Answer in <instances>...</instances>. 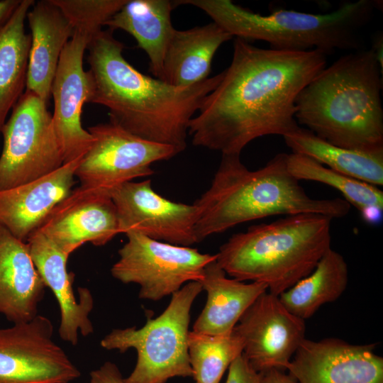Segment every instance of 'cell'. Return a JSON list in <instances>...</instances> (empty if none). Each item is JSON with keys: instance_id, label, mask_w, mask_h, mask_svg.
<instances>
[{"instance_id": "1", "label": "cell", "mask_w": 383, "mask_h": 383, "mask_svg": "<svg viewBox=\"0 0 383 383\" xmlns=\"http://www.w3.org/2000/svg\"><path fill=\"white\" fill-rule=\"evenodd\" d=\"M326 66L318 50L262 48L235 38L230 65L189 123L193 145L240 155L258 138L283 137L299 126V94Z\"/></svg>"}, {"instance_id": "2", "label": "cell", "mask_w": 383, "mask_h": 383, "mask_svg": "<svg viewBox=\"0 0 383 383\" xmlns=\"http://www.w3.org/2000/svg\"><path fill=\"white\" fill-rule=\"evenodd\" d=\"M89 101L109 110L110 122L148 141L187 148L189 126L223 72L189 87H176L145 75L123 57V44L109 30L89 42Z\"/></svg>"}, {"instance_id": "3", "label": "cell", "mask_w": 383, "mask_h": 383, "mask_svg": "<svg viewBox=\"0 0 383 383\" xmlns=\"http://www.w3.org/2000/svg\"><path fill=\"white\" fill-rule=\"evenodd\" d=\"M382 70L372 48L340 57L299 94L298 125L336 146L383 152Z\"/></svg>"}, {"instance_id": "4", "label": "cell", "mask_w": 383, "mask_h": 383, "mask_svg": "<svg viewBox=\"0 0 383 383\" xmlns=\"http://www.w3.org/2000/svg\"><path fill=\"white\" fill-rule=\"evenodd\" d=\"M240 155H222L209 188L194 203L199 214L197 242L241 223L276 215L319 213L343 218L350 205L343 199H313L288 171L286 153L250 170Z\"/></svg>"}, {"instance_id": "5", "label": "cell", "mask_w": 383, "mask_h": 383, "mask_svg": "<svg viewBox=\"0 0 383 383\" xmlns=\"http://www.w3.org/2000/svg\"><path fill=\"white\" fill-rule=\"evenodd\" d=\"M306 213L285 216L231 235L216 253L226 274L267 285L279 296L308 276L331 248V221Z\"/></svg>"}, {"instance_id": "6", "label": "cell", "mask_w": 383, "mask_h": 383, "mask_svg": "<svg viewBox=\"0 0 383 383\" xmlns=\"http://www.w3.org/2000/svg\"><path fill=\"white\" fill-rule=\"evenodd\" d=\"M204 11L233 37L262 40L278 50H318L326 56L337 50H361V31L382 3L379 0L345 2L327 13L277 9L262 15L230 0H179Z\"/></svg>"}, {"instance_id": "7", "label": "cell", "mask_w": 383, "mask_h": 383, "mask_svg": "<svg viewBox=\"0 0 383 383\" xmlns=\"http://www.w3.org/2000/svg\"><path fill=\"white\" fill-rule=\"evenodd\" d=\"M202 290L200 282H188L172 294L157 318H148L140 328L113 329L102 338L100 345L106 350H136V364L123 378L125 383H165L174 377H193L187 345L190 311Z\"/></svg>"}, {"instance_id": "8", "label": "cell", "mask_w": 383, "mask_h": 383, "mask_svg": "<svg viewBox=\"0 0 383 383\" xmlns=\"http://www.w3.org/2000/svg\"><path fill=\"white\" fill-rule=\"evenodd\" d=\"M0 189L30 182L64 165L48 104L25 91L4 124Z\"/></svg>"}, {"instance_id": "9", "label": "cell", "mask_w": 383, "mask_h": 383, "mask_svg": "<svg viewBox=\"0 0 383 383\" xmlns=\"http://www.w3.org/2000/svg\"><path fill=\"white\" fill-rule=\"evenodd\" d=\"M127 242L118 250L119 258L111 275L123 284L139 285L142 299L159 301L180 289L184 284L200 282L204 268L216 255L195 248L151 239L142 234H126Z\"/></svg>"}, {"instance_id": "10", "label": "cell", "mask_w": 383, "mask_h": 383, "mask_svg": "<svg viewBox=\"0 0 383 383\" xmlns=\"http://www.w3.org/2000/svg\"><path fill=\"white\" fill-rule=\"evenodd\" d=\"M94 141L75 171L81 186L109 192L127 182L154 174L151 165L179 152L143 140L111 123L88 128Z\"/></svg>"}, {"instance_id": "11", "label": "cell", "mask_w": 383, "mask_h": 383, "mask_svg": "<svg viewBox=\"0 0 383 383\" xmlns=\"http://www.w3.org/2000/svg\"><path fill=\"white\" fill-rule=\"evenodd\" d=\"M51 321L38 314L0 328V383H70L81 373L53 340Z\"/></svg>"}, {"instance_id": "12", "label": "cell", "mask_w": 383, "mask_h": 383, "mask_svg": "<svg viewBox=\"0 0 383 383\" xmlns=\"http://www.w3.org/2000/svg\"><path fill=\"white\" fill-rule=\"evenodd\" d=\"M111 198L119 233H138L181 246L198 243L195 233L197 207L160 195L152 189L150 179L121 184L111 191Z\"/></svg>"}, {"instance_id": "13", "label": "cell", "mask_w": 383, "mask_h": 383, "mask_svg": "<svg viewBox=\"0 0 383 383\" xmlns=\"http://www.w3.org/2000/svg\"><path fill=\"white\" fill-rule=\"evenodd\" d=\"M93 37L74 30L61 54L51 87L52 124L64 164L82 157L94 141L81 120L83 106L91 93V78L84 70L83 57Z\"/></svg>"}, {"instance_id": "14", "label": "cell", "mask_w": 383, "mask_h": 383, "mask_svg": "<svg viewBox=\"0 0 383 383\" xmlns=\"http://www.w3.org/2000/svg\"><path fill=\"white\" fill-rule=\"evenodd\" d=\"M243 341V353L258 372L287 370L305 339V321L291 313L278 296L266 291L240 318L234 328Z\"/></svg>"}, {"instance_id": "15", "label": "cell", "mask_w": 383, "mask_h": 383, "mask_svg": "<svg viewBox=\"0 0 383 383\" xmlns=\"http://www.w3.org/2000/svg\"><path fill=\"white\" fill-rule=\"evenodd\" d=\"M35 231L69 255L86 243L103 246L119 233L111 194L79 185L54 206Z\"/></svg>"}, {"instance_id": "16", "label": "cell", "mask_w": 383, "mask_h": 383, "mask_svg": "<svg viewBox=\"0 0 383 383\" xmlns=\"http://www.w3.org/2000/svg\"><path fill=\"white\" fill-rule=\"evenodd\" d=\"M374 344L304 339L287 370L295 383H383V357Z\"/></svg>"}, {"instance_id": "17", "label": "cell", "mask_w": 383, "mask_h": 383, "mask_svg": "<svg viewBox=\"0 0 383 383\" xmlns=\"http://www.w3.org/2000/svg\"><path fill=\"white\" fill-rule=\"evenodd\" d=\"M26 242L38 272L58 303L60 313L59 335L62 340L76 345L79 333L87 336L94 332L89 318L94 307L92 294L89 289L79 287V296L77 297L72 287L74 274L68 272L67 268L70 255L51 240L34 231Z\"/></svg>"}, {"instance_id": "18", "label": "cell", "mask_w": 383, "mask_h": 383, "mask_svg": "<svg viewBox=\"0 0 383 383\" xmlns=\"http://www.w3.org/2000/svg\"><path fill=\"white\" fill-rule=\"evenodd\" d=\"M82 158L34 181L0 189V226L26 242L54 206L73 189Z\"/></svg>"}, {"instance_id": "19", "label": "cell", "mask_w": 383, "mask_h": 383, "mask_svg": "<svg viewBox=\"0 0 383 383\" xmlns=\"http://www.w3.org/2000/svg\"><path fill=\"white\" fill-rule=\"evenodd\" d=\"M45 288L27 242L0 226V313L13 323L32 320Z\"/></svg>"}, {"instance_id": "20", "label": "cell", "mask_w": 383, "mask_h": 383, "mask_svg": "<svg viewBox=\"0 0 383 383\" xmlns=\"http://www.w3.org/2000/svg\"><path fill=\"white\" fill-rule=\"evenodd\" d=\"M26 20L31 35L26 91L48 104L61 54L74 28L52 0L34 3Z\"/></svg>"}, {"instance_id": "21", "label": "cell", "mask_w": 383, "mask_h": 383, "mask_svg": "<svg viewBox=\"0 0 383 383\" xmlns=\"http://www.w3.org/2000/svg\"><path fill=\"white\" fill-rule=\"evenodd\" d=\"M199 282L207 294V299L194 322L193 331L211 335L231 333L248 308L267 291L265 284L245 283L227 277L216 259L205 267Z\"/></svg>"}, {"instance_id": "22", "label": "cell", "mask_w": 383, "mask_h": 383, "mask_svg": "<svg viewBox=\"0 0 383 383\" xmlns=\"http://www.w3.org/2000/svg\"><path fill=\"white\" fill-rule=\"evenodd\" d=\"M233 38L214 22L184 30L175 29L164 59L162 81L189 87L206 80L216 51Z\"/></svg>"}, {"instance_id": "23", "label": "cell", "mask_w": 383, "mask_h": 383, "mask_svg": "<svg viewBox=\"0 0 383 383\" xmlns=\"http://www.w3.org/2000/svg\"><path fill=\"white\" fill-rule=\"evenodd\" d=\"M177 5L168 0H127L104 26L113 32L123 30L131 34L147 54L150 70L162 80L166 51L175 30L171 13Z\"/></svg>"}, {"instance_id": "24", "label": "cell", "mask_w": 383, "mask_h": 383, "mask_svg": "<svg viewBox=\"0 0 383 383\" xmlns=\"http://www.w3.org/2000/svg\"><path fill=\"white\" fill-rule=\"evenodd\" d=\"M34 3L21 0L0 26V136L9 112L26 88L30 36L26 33L25 22Z\"/></svg>"}, {"instance_id": "25", "label": "cell", "mask_w": 383, "mask_h": 383, "mask_svg": "<svg viewBox=\"0 0 383 383\" xmlns=\"http://www.w3.org/2000/svg\"><path fill=\"white\" fill-rule=\"evenodd\" d=\"M282 138L293 153L309 157L331 170L376 187L383 184V152L336 146L299 126Z\"/></svg>"}, {"instance_id": "26", "label": "cell", "mask_w": 383, "mask_h": 383, "mask_svg": "<svg viewBox=\"0 0 383 383\" xmlns=\"http://www.w3.org/2000/svg\"><path fill=\"white\" fill-rule=\"evenodd\" d=\"M348 282V265L343 255L331 248L308 276L279 298L291 313L305 321L323 305L336 301Z\"/></svg>"}, {"instance_id": "27", "label": "cell", "mask_w": 383, "mask_h": 383, "mask_svg": "<svg viewBox=\"0 0 383 383\" xmlns=\"http://www.w3.org/2000/svg\"><path fill=\"white\" fill-rule=\"evenodd\" d=\"M286 162L289 172L297 180L320 182L339 191L368 223L381 218L383 192L378 187L331 170L306 155L287 154Z\"/></svg>"}, {"instance_id": "28", "label": "cell", "mask_w": 383, "mask_h": 383, "mask_svg": "<svg viewBox=\"0 0 383 383\" xmlns=\"http://www.w3.org/2000/svg\"><path fill=\"white\" fill-rule=\"evenodd\" d=\"M187 345L195 383H220L225 371L244 348L243 341L234 328L223 335L189 331Z\"/></svg>"}, {"instance_id": "29", "label": "cell", "mask_w": 383, "mask_h": 383, "mask_svg": "<svg viewBox=\"0 0 383 383\" xmlns=\"http://www.w3.org/2000/svg\"><path fill=\"white\" fill-rule=\"evenodd\" d=\"M68 19L74 30L94 36L127 0H52Z\"/></svg>"}, {"instance_id": "30", "label": "cell", "mask_w": 383, "mask_h": 383, "mask_svg": "<svg viewBox=\"0 0 383 383\" xmlns=\"http://www.w3.org/2000/svg\"><path fill=\"white\" fill-rule=\"evenodd\" d=\"M262 373L255 370L242 353L228 367L226 383H260Z\"/></svg>"}, {"instance_id": "31", "label": "cell", "mask_w": 383, "mask_h": 383, "mask_svg": "<svg viewBox=\"0 0 383 383\" xmlns=\"http://www.w3.org/2000/svg\"><path fill=\"white\" fill-rule=\"evenodd\" d=\"M87 383H125L123 377L116 364L106 362L90 372Z\"/></svg>"}, {"instance_id": "32", "label": "cell", "mask_w": 383, "mask_h": 383, "mask_svg": "<svg viewBox=\"0 0 383 383\" xmlns=\"http://www.w3.org/2000/svg\"><path fill=\"white\" fill-rule=\"evenodd\" d=\"M277 369H271L262 372V378L260 383H295L292 377Z\"/></svg>"}, {"instance_id": "33", "label": "cell", "mask_w": 383, "mask_h": 383, "mask_svg": "<svg viewBox=\"0 0 383 383\" xmlns=\"http://www.w3.org/2000/svg\"><path fill=\"white\" fill-rule=\"evenodd\" d=\"M21 0H0V26L11 16Z\"/></svg>"}, {"instance_id": "34", "label": "cell", "mask_w": 383, "mask_h": 383, "mask_svg": "<svg viewBox=\"0 0 383 383\" xmlns=\"http://www.w3.org/2000/svg\"><path fill=\"white\" fill-rule=\"evenodd\" d=\"M382 35L378 34L375 36L373 40L372 47L371 48L376 55L377 61L380 67L383 69L382 50H383Z\"/></svg>"}]
</instances>
